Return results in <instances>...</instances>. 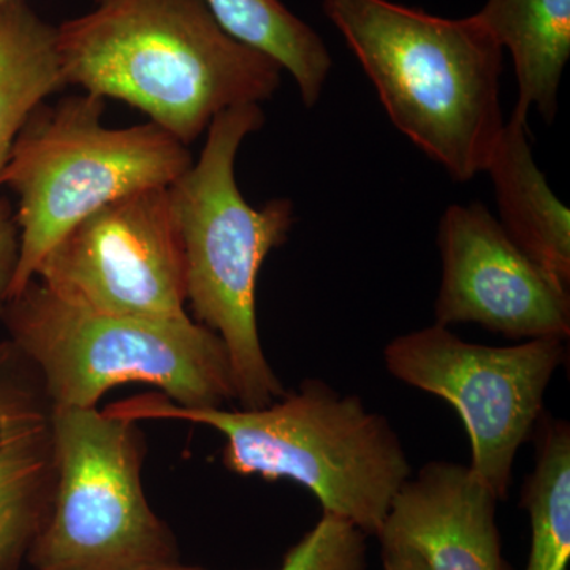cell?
Here are the masks:
<instances>
[{
    "instance_id": "cell-1",
    "label": "cell",
    "mask_w": 570,
    "mask_h": 570,
    "mask_svg": "<svg viewBox=\"0 0 570 570\" xmlns=\"http://www.w3.org/2000/svg\"><path fill=\"white\" fill-rule=\"evenodd\" d=\"M56 48L66 86L132 105L186 146L219 112L272 99L283 73L205 0H94L56 28Z\"/></svg>"
},
{
    "instance_id": "cell-2",
    "label": "cell",
    "mask_w": 570,
    "mask_h": 570,
    "mask_svg": "<svg viewBox=\"0 0 570 570\" xmlns=\"http://www.w3.org/2000/svg\"><path fill=\"white\" fill-rule=\"evenodd\" d=\"M134 420H179L223 434V463L234 474L309 490L322 512L365 532L382 530L393 499L412 478L411 463L387 417L367 411L318 379L257 409L183 407L146 395L104 409Z\"/></svg>"
},
{
    "instance_id": "cell-3",
    "label": "cell",
    "mask_w": 570,
    "mask_h": 570,
    "mask_svg": "<svg viewBox=\"0 0 570 570\" xmlns=\"http://www.w3.org/2000/svg\"><path fill=\"white\" fill-rule=\"evenodd\" d=\"M390 121L455 181L487 170L504 119L502 50L478 14L448 20L390 0H322Z\"/></svg>"
},
{
    "instance_id": "cell-4",
    "label": "cell",
    "mask_w": 570,
    "mask_h": 570,
    "mask_svg": "<svg viewBox=\"0 0 570 570\" xmlns=\"http://www.w3.org/2000/svg\"><path fill=\"white\" fill-rule=\"evenodd\" d=\"M261 105L228 108L209 124L204 151L168 186L195 321L223 340L243 409L268 406L285 390L266 360L257 324V281L265 258L295 224L287 198L247 204L235 176L243 141L264 126Z\"/></svg>"
},
{
    "instance_id": "cell-5",
    "label": "cell",
    "mask_w": 570,
    "mask_h": 570,
    "mask_svg": "<svg viewBox=\"0 0 570 570\" xmlns=\"http://www.w3.org/2000/svg\"><path fill=\"white\" fill-rule=\"evenodd\" d=\"M55 407H97L124 384H149L183 407H227L234 374L219 336L193 317L112 316L67 305L33 279L2 321Z\"/></svg>"
},
{
    "instance_id": "cell-6",
    "label": "cell",
    "mask_w": 570,
    "mask_h": 570,
    "mask_svg": "<svg viewBox=\"0 0 570 570\" xmlns=\"http://www.w3.org/2000/svg\"><path fill=\"white\" fill-rule=\"evenodd\" d=\"M104 110L105 99L88 92L41 104L13 142L0 174V186L18 195L21 234L10 299L89 214L116 198L168 187L194 164L187 146L163 127L149 121L110 129L102 124Z\"/></svg>"
},
{
    "instance_id": "cell-7",
    "label": "cell",
    "mask_w": 570,
    "mask_h": 570,
    "mask_svg": "<svg viewBox=\"0 0 570 570\" xmlns=\"http://www.w3.org/2000/svg\"><path fill=\"white\" fill-rule=\"evenodd\" d=\"M56 485L28 554L36 570H145L179 561L174 532L142 490L138 422L55 407Z\"/></svg>"
},
{
    "instance_id": "cell-8",
    "label": "cell",
    "mask_w": 570,
    "mask_h": 570,
    "mask_svg": "<svg viewBox=\"0 0 570 570\" xmlns=\"http://www.w3.org/2000/svg\"><path fill=\"white\" fill-rule=\"evenodd\" d=\"M558 337L491 347L431 325L390 341L385 367L409 387L448 401L471 441V471L499 501L508 498L513 463L542 419L543 397L566 360Z\"/></svg>"
},
{
    "instance_id": "cell-9",
    "label": "cell",
    "mask_w": 570,
    "mask_h": 570,
    "mask_svg": "<svg viewBox=\"0 0 570 570\" xmlns=\"http://www.w3.org/2000/svg\"><path fill=\"white\" fill-rule=\"evenodd\" d=\"M36 281L67 305L94 313L190 317L168 187L116 198L89 214L48 250Z\"/></svg>"
},
{
    "instance_id": "cell-10",
    "label": "cell",
    "mask_w": 570,
    "mask_h": 570,
    "mask_svg": "<svg viewBox=\"0 0 570 570\" xmlns=\"http://www.w3.org/2000/svg\"><path fill=\"white\" fill-rule=\"evenodd\" d=\"M436 324H478L510 340H569V287L539 265L480 202L439 220Z\"/></svg>"
},
{
    "instance_id": "cell-11",
    "label": "cell",
    "mask_w": 570,
    "mask_h": 570,
    "mask_svg": "<svg viewBox=\"0 0 570 570\" xmlns=\"http://www.w3.org/2000/svg\"><path fill=\"white\" fill-rule=\"evenodd\" d=\"M55 485V404L32 363L0 341V570L28 562Z\"/></svg>"
},
{
    "instance_id": "cell-12",
    "label": "cell",
    "mask_w": 570,
    "mask_h": 570,
    "mask_svg": "<svg viewBox=\"0 0 570 570\" xmlns=\"http://www.w3.org/2000/svg\"><path fill=\"white\" fill-rule=\"evenodd\" d=\"M498 501L471 468L431 461L397 491L377 539L414 550L430 570H509Z\"/></svg>"
},
{
    "instance_id": "cell-13",
    "label": "cell",
    "mask_w": 570,
    "mask_h": 570,
    "mask_svg": "<svg viewBox=\"0 0 570 570\" xmlns=\"http://www.w3.org/2000/svg\"><path fill=\"white\" fill-rule=\"evenodd\" d=\"M499 224L539 265L570 284V213L532 156L528 116L513 110L487 165Z\"/></svg>"
},
{
    "instance_id": "cell-14",
    "label": "cell",
    "mask_w": 570,
    "mask_h": 570,
    "mask_svg": "<svg viewBox=\"0 0 570 570\" xmlns=\"http://www.w3.org/2000/svg\"><path fill=\"white\" fill-rule=\"evenodd\" d=\"M475 14L512 56L519 82L515 111L528 116L535 108L553 122L570 58V0H487Z\"/></svg>"
},
{
    "instance_id": "cell-15",
    "label": "cell",
    "mask_w": 570,
    "mask_h": 570,
    "mask_svg": "<svg viewBox=\"0 0 570 570\" xmlns=\"http://www.w3.org/2000/svg\"><path fill=\"white\" fill-rule=\"evenodd\" d=\"M63 86L56 28L26 0L0 7V174L29 116Z\"/></svg>"
},
{
    "instance_id": "cell-16",
    "label": "cell",
    "mask_w": 570,
    "mask_h": 570,
    "mask_svg": "<svg viewBox=\"0 0 570 570\" xmlns=\"http://www.w3.org/2000/svg\"><path fill=\"white\" fill-rule=\"evenodd\" d=\"M205 2L234 39L264 52L292 75L307 108L318 102L332 70V56L311 26L295 17L281 0Z\"/></svg>"
},
{
    "instance_id": "cell-17",
    "label": "cell",
    "mask_w": 570,
    "mask_h": 570,
    "mask_svg": "<svg viewBox=\"0 0 570 570\" xmlns=\"http://www.w3.org/2000/svg\"><path fill=\"white\" fill-rule=\"evenodd\" d=\"M535 463L521 490L531 521L527 570H568L570 562V428L543 417L535 428Z\"/></svg>"
},
{
    "instance_id": "cell-18",
    "label": "cell",
    "mask_w": 570,
    "mask_h": 570,
    "mask_svg": "<svg viewBox=\"0 0 570 570\" xmlns=\"http://www.w3.org/2000/svg\"><path fill=\"white\" fill-rule=\"evenodd\" d=\"M366 540L354 524L322 512L313 530L285 553L279 570H367Z\"/></svg>"
},
{
    "instance_id": "cell-19",
    "label": "cell",
    "mask_w": 570,
    "mask_h": 570,
    "mask_svg": "<svg viewBox=\"0 0 570 570\" xmlns=\"http://www.w3.org/2000/svg\"><path fill=\"white\" fill-rule=\"evenodd\" d=\"M21 234L9 200L0 197V321L10 299L11 283L20 261Z\"/></svg>"
},
{
    "instance_id": "cell-20",
    "label": "cell",
    "mask_w": 570,
    "mask_h": 570,
    "mask_svg": "<svg viewBox=\"0 0 570 570\" xmlns=\"http://www.w3.org/2000/svg\"><path fill=\"white\" fill-rule=\"evenodd\" d=\"M384 570H430L425 561L406 547L382 546Z\"/></svg>"
},
{
    "instance_id": "cell-21",
    "label": "cell",
    "mask_w": 570,
    "mask_h": 570,
    "mask_svg": "<svg viewBox=\"0 0 570 570\" xmlns=\"http://www.w3.org/2000/svg\"><path fill=\"white\" fill-rule=\"evenodd\" d=\"M145 570H208L204 568H197V566H184L179 561L167 562V564L154 566V568Z\"/></svg>"
},
{
    "instance_id": "cell-22",
    "label": "cell",
    "mask_w": 570,
    "mask_h": 570,
    "mask_svg": "<svg viewBox=\"0 0 570 570\" xmlns=\"http://www.w3.org/2000/svg\"><path fill=\"white\" fill-rule=\"evenodd\" d=\"M11 2V0H0V7L6 6V3Z\"/></svg>"
}]
</instances>
